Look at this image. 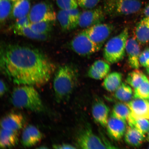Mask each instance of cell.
<instances>
[{"label":"cell","mask_w":149,"mask_h":149,"mask_svg":"<svg viewBox=\"0 0 149 149\" xmlns=\"http://www.w3.org/2000/svg\"><path fill=\"white\" fill-rule=\"evenodd\" d=\"M147 141H149V130L148 132V136H147Z\"/></svg>","instance_id":"ab89813d"},{"label":"cell","mask_w":149,"mask_h":149,"mask_svg":"<svg viewBox=\"0 0 149 149\" xmlns=\"http://www.w3.org/2000/svg\"><path fill=\"white\" fill-rule=\"evenodd\" d=\"M110 70V66L107 61H96L91 65L87 74L92 79L99 80L105 77Z\"/></svg>","instance_id":"e0dca14e"},{"label":"cell","mask_w":149,"mask_h":149,"mask_svg":"<svg viewBox=\"0 0 149 149\" xmlns=\"http://www.w3.org/2000/svg\"><path fill=\"white\" fill-rule=\"evenodd\" d=\"M0 95L2 97L7 92L8 90V87H7L5 81L3 80H1L0 82Z\"/></svg>","instance_id":"8d00e7d4"},{"label":"cell","mask_w":149,"mask_h":149,"mask_svg":"<svg viewBox=\"0 0 149 149\" xmlns=\"http://www.w3.org/2000/svg\"><path fill=\"white\" fill-rule=\"evenodd\" d=\"M3 73L16 84L40 86L49 81L56 66L41 51L30 47L9 44L1 51Z\"/></svg>","instance_id":"6da1fadb"},{"label":"cell","mask_w":149,"mask_h":149,"mask_svg":"<svg viewBox=\"0 0 149 149\" xmlns=\"http://www.w3.org/2000/svg\"><path fill=\"white\" fill-rule=\"evenodd\" d=\"M128 38L129 30L125 28L119 34L108 41L103 51V57L106 61L109 64H113L123 59Z\"/></svg>","instance_id":"277c9868"},{"label":"cell","mask_w":149,"mask_h":149,"mask_svg":"<svg viewBox=\"0 0 149 149\" xmlns=\"http://www.w3.org/2000/svg\"><path fill=\"white\" fill-rule=\"evenodd\" d=\"M31 23L28 15L17 19H16L15 23L14 24L13 29L29 27Z\"/></svg>","instance_id":"836d02e7"},{"label":"cell","mask_w":149,"mask_h":149,"mask_svg":"<svg viewBox=\"0 0 149 149\" xmlns=\"http://www.w3.org/2000/svg\"><path fill=\"white\" fill-rule=\"evenodd\" d=\"M31 9L29 0H19L13 4L11 14L13 18L17 19L28 16Z\"/></svg>","instance_id":"7402d4cb"},{"label":"cell","mask_w":149,"mask_h":149,"mask_svg":"<svg viewBox=\"0 0 149 149\" xmlns=\"http://www.w3.org/2000/svg\"><path fill=\"white\" fill-rule=\"evenodd\" d=\"M146 78L141 71L135 69L128 74L126 80L128 84L135 89L139 87Z\"/></svg>","instance_id":"cb8c5ba5"},{"label":"cell","mask_w":149,"mask_h":149,"mask_svg":"<svg viewBox=\"0 0 149 149\" xmlns=\"http://www.w3.org/2000/svg\"><path fill=\"white\" fill-rule=\"evenodd\" d=\"M135 38L139 43L145 44L149 42V17L143 18L137 24Z\"/></svg>","instance_id":"d6986e66"},{"label":"cell","mask_w":149,"mask_h":149,"mask_svg":"<svg viewBox=\"0 0 149 149\" xmlns=\"http://www.w3.org/2000/svg\"><path fill=\"white\" fill-rule=\"evenodd\" d=\"M146 70L147 72H148V74H149V66L146 68Z\"/></svg>","instance_id":"60d3db41"},{"label":"cell","mask_w":149,"mask_h":149,"mask_svg":"<svg viewBox=\"0 0 149 149\" xmlns=\"http://www.w3.org/2000/svg\"><path fill=\"white\" fill-rule=\"evenodd\" d=\"M149 119L145 118H135L131 114L128 120L129 126H133L145 135L149 130Z\"/></svg>","instance_id":"83f0119b"},{"label":"cell","mask_w":149,"mask_h":149,"mask_svg":"<svg viewBox=\"0 0 149 149\" xmlns=\"http://www.w3.org/2000/svg\"><path fill=\"white\" fill-rule=\"evenodd\" d=\"M114 26L109 23H100L85 29L89 38L100 48L112 33Z\"/></svg>","instance_id":"9c48e42d"},{"label":"cell","mask_w":149,"mask_h":149,"mask_svg":"<svg viewBox=\"0 0 149 149\" xmlns=\"http://www.w3.org/2000/svg\"><path fill=\"white\" fill-rule=\"evenodd\" d=\"M141 7L139 0H104L103 9L106 15L113 17L136 13Z\"/></svg>","instance_id":"5b68a950"},{"label":"cell","mask_w":149,"mask_h":149,"mask_svg":"<svg viewBox=\"0 0 149 149\" xmlns=\"http://www.w3.org/2000/svg\"><path fill=\"white\" fill-rule=\"evenodd\" d=\"M148 102H149V100H148Z\"/></svg>","instance_id":"ee69618b"},{"label":"cell","mask_w":149,"mask_h":149,"mask_svg":"<svg viewBox=\"0 0 149 149\" xmlns=\"http://www.w3.org/2000/svg\"><path fill=\"white\" fill-rule=\"evenodd\" d=\"M41 132L36 127L29 125L26 127L22 133V144L25 148H30L37 145L41 141Z\"/></svg>","instance_id":"9a60e30c"},{"label":"cell","mask_w":149,"mask_h":149,"mask_svg":"<svg viewBox=\"0 0 149 149\" xmlns=\"http://www.w3.org/2000/svg\"><path fill=\"white\" fill-rule=\"evenodd\" d=\"M56 3L61 10L77 8L79 6L77 0H56Z\"/></svg>","instance_id":"1f68e13d"},{"label":"cell","mask_w":149,"mask_h":149,"mask_svg":"<svg viewBox=\"0 0 149 149\" xmlns=\"http://www.w3.org/2000/svg\"><path fill=\"white\" fill-rule=\"evenodd\" d=\"M126 104L129 108L131 116L134 118L149 119V102L146 100L134 98Z\"/></svg>","instance_id":"8fae6325"},{"label":"cell","mask_w":149,"mask_h":149,"mask_svg":"<svg viewBox=\"0 0 149 149\" xmlns=\"http://www.w3.org/2000/svg\"><path fill=\"white\" fill-rule=\"evenodd\" d=\"M70 16L71 19L76 27L79 25V17L81 13L77 8L66 10Z\"/></svg>","instance_id":"d590c367"},{"label":"cell","mask_w":149,"mask_h":149,"mask_svg":"<svg viewBox=\"0 0 149 149\" xmlns=\"http://www.w3.org/2000/svg\"><path fill=\"white\" fill-rule=\"evenodd\" d=\"M70 46L72 51L83 57L92 55L101 49L89 38L85 29L74 37Z\"/></svg>","instance_id":"8992f818"},{"label":"cell","mask_w":149,"mask_h":149,"mask_svg":"<svg viewBox=\"0 0 149 149\" xmlns=\"http://www.w3.org/2000/svg\"><path fill=\"white\" fill-rule=\"evenodd\" d=\"M148 148L149 149V146H148Z\"/></svg>","instance_id":"7bdbcfd3"},{"label":"cell","mask_w":149,"mask_h":149,"mask_svg":"<svg viewBox=\"0 0 149 149\" xmlns=\"http://www.w3.org/2000/svg\"><path fill=\"white\" fill-rule=\"evenodd\" d=\"M53 148L55 149H74L76 148L72 145L63 144H62L54 145L53 146Z\"/></svg>","instance_id":"74e56055"},{"label":"cell","mask_w":149,"mask_h":149,"mask_svg":"<svg viewBox=\"0 0 149 149\" xmlns=\"http://www.w3.org/2000/svg\"><path fill=\"white\" fill-rule=\"evenodd\" d=\"M144 14L146 17H149V3L145 7L144 10Z\"/></svg>","instance_id":"f35d334b"},{"label":"cell","mask_w":149,"mask_h":149,"mask_svg":"<svg viewBox=\"0 0 149 149\" xmlns=\"http://www.w3.org/2000/svg\"><path fill=\"white\" fill-rule=\"evenodd\" d=\"M105 13L101 7L87 9L81 13L79 25L87 29L96 24L101 23L105 20Z\"/></svg>","instance_id":"30bf717a"},{"label":"cell","mask_w":149,"mask_h":149,"mask_svg":"<svg viewBox=\"0 0 149 149\" xmlns=\"http://www.w3.org/2000/svg\"><path fill=\"white\" fill-rule=\"evenodd\" d=\"M122 75L120 72H111L106 76L102 85L104 88L109 92H114L122 84Z\"/></svg>","instance_id":"44dd1931"},{"label":"cell","mask_w":149,"mask_h":149,"mask_svg":"<svg viewBox=\"0 0 149 149\" xmlns=\"http://www.w3.org/2000/svg\"><path fill=\"white\" fill-rule=\"evenodd\" d=\"M11 101L14 107L35 112L43 110L44 106L38 93L33 86L21 85L13 91Z\"/></svg>","instance_id":"3957f363"},{"label":"cell","mask_w":149,"mask_h":149,"mask_svg":"<svg viewBox=\"0 0 149 149\" xmlns=\"http://www.w3.org/2000/svg\"><path fill=\"white\" fill-rule=\"evenodd\" d=\"M54 22L42 21L31 23L29 27L36 33L40 34H48L52 30Z\"/></svg>","instance_id":"f1b7e54d"},{"label":"cell","mask_w":149,"mask_h":149,"mask_svg":"<svg viewBox=\"0 0 149 149\" xmlns=\"http://www.w3.org/2000/svg\"><path fill=\"white\" fill-rule=\"evenodd\" d=\"M77 78V71L71 65H65L58 68L53 81V88L57 102H63L68 99L76 86Z\"/></svg>","instance_id":"7a4b0ae2"},{"label":"cell","mask_w":149,"mask_h":149,"mask_svg":"<svg viewBox=\"0 0 149 149\" xmlns=\"http://www.w3.org/2000/svg\"><path fill=\"white\" fill-rule=\"evenodd\" d=\"M78 5L85 9H91L95 7L101 0H77Z\"/></svg>","instance_id":"d6a6232c"},{"label":"cell","mask_w":149,"mask_h":149,"mask_svg":"<svg viewBox=\"0 0 149 149\" xmlns=\"http://www.w3.org/2000/svg\"><path fill=\"white\" fill-rule=\"evenodd\" d=\"M140 65L147 68L149 66V48L145 49L141 53L139 57Z\"/></svg>","instance_id":"e575fe53"},{"label":"cell","mask_w":149,"mask_h":149,"mask_svg":"<svg viewBox=\"0 0 149 149\" xmlns=\"http://www.w3.org/2000/svg\"><path fill=\"white\" fill-rule=\"evenodd\" d=\"M16 34L27 37V38L39 41H44L48 38V34H40L35 32L29 27L13 29Z\"/></svg>","instance_id":"603a6c76"},{"label":"cell","mask_w":149,"mask_h":149,"mask_svg":"<svg viewBox=\"0 0 149 149\" xmlns=\"http://www.w3.org/2000/svg\"><path fill=\"white\" fill-rule=\"evenodd\" d=\"M18 132L1 128L0 147L1 148H12L18 142Z\"/></svg>","instance_id":"ac0fdd59"},{"label":"cell","mask_w":149,"mask_h":149,"mask_svg":"<svg viewBox=\"0 0 149 149\" xmlns=\"http://www.w3.org/2000/svg\"><path fill=\"white\" fill-rule=\"evenodd\" d=\"M134 98L149 100V81L148 78L139 87L134 89Z\"/></svg>","instance_id":"4dcf8cb0"},{"label":"cell","mask_w":149,"mask_h":149,"mask_svg":"<svg viewBox=\"0 0 149 149\" xmlns=\"http://www.w3.org/2000/svg\"><path fill=\"white\" fill-rule=\"evenodd\" d=\"M109 113V107L102 100H98L93 104L92 108L93 116L94 120L100 125L107 126Z\"/></svg>","instance_id":"2e32d148"},{"label":"cell","mask_w":149,"mask_h":149,"mask_svg":"<svg viewBox=\"0 0 149 149\" xmlns=\"http://www.w3.org/2000/svg\"><path fill=\"white\" fill-rule=\"evenodd\" d=\"M10 0H0V21L3 23L12 13L13 5Z\"/></svg>","instance_id":"f546056e"},{"label":"cell","mask_w":149,"mask_h":149,"mask_svg":"<svg viewBox=\"0 0 149 149\" xmlns=\"http://www.w3.org/2000/svg\"><path fill=\"white\" fill-rule=\"evenodd\" d=\"M25 123V119L21 113H11L1 119V125L3 129L17 131L21 130Z\"/></svg>","instance_id":"5bb4252c"},{"label":"cell","mask_w":149,"mask_h":149,"mask_svg":"<svg viewBox=\"0 0 149 149\" xmlns=\"http://www.w3.org/2000/svg\"><path fill=\"white\" fill-rule=\"evenodd\" d=\"M133 96L132 89L127 84L122 83L115 91V97L120 101L124 102L131 100Z\"/></svg>","instance_id":"4316f807"},{"label":"cell","mask_w":149,"mask_h":149,"mask_svg":"<svg viewBox=\"0 0 149 149\" xmlns=\"http://www.w3.org/2000/svg\"><path fill=\"white\" fill-rule=\"evenodd\" d=\"M109 134L115 140H120L127 130L126 121L111 115L108 120L107 126Z\"/></svg>","instance_id":"7c38bea8"},{"label":"cell","mask_w":149,"mask_h":149,"mask_svg":"<svg viewBox=\"0 0 149 149\" xmlns=\"http://www.w3.org/2000/svg\"><path fill=\"white\" fill-rule=\"evenodd\" d=\"M77 145L79 148L83 149L109 148L107 145L95 135L88 124L86 125L78 135Z\"/></svg>","instance_id":"ba28073f"},{"label":"cell","mask_w":149,"mask_h":149,"mask_svg":"<svg viewBox=\"0 0 149 149\" xmlns=\"http://www.w3.org/2000/svg\"><path fill=\"white\" fill-rule=\"evenodd\" d=\"M144 134L136 128L130 126L125 134L126 142L130 146L134 147H140L145 140Z\"/></svg>","instance_id":"ffe728a7"},{"label":"cell","mask_w":149,"mask_h":149,"mask_svg":"<svg viewBox=\"0 0 149 149\" xmlns=\"http://www.w3.org/2000/svg\"><path fill=\"white\" fill-rule=\"evenodd\" d=\"M10 1L13 2H15L19 1V0H10Z\"/></svg>","instance_id":"b9f144b4"},{"label":"cell","mask_w":149,"mask_h":149,"mask_svg":"<svg viewBox=\"0 0 149 149\" xmlns=\"http://www.w3.org/2000/svg\"><path fill=\"white\" fill-rule=\"evenodd\" d=\"M57 18L63 31H70L76 27L66 10L61 9L57 14Z\"/></svg>","instance_id":"484cf974"},{"label":"cell","mask_w":149,"mask_h":149,"mask_svg":"<svg viewBox=\"0 0 149 149\" xmlns=\"http://www.w3.org/2000/svg\"><path fill=\"white\" fill-rule=\"evenodd\" d=\"M135 37L128 38L126 46V52L128 56V63L131 68L138 69L140 66L139 57L140 48Z\"/></svg>","instance_id":"4fadbf2b"},{"label":"cell","mask_w":149,"mask_h":149,"mask_svg":"<svg viewBox=\"0 0 149 149\" xmlns=\"http://www.w3.org/2000/svg\"><path fill=\"white\" fill-rule=\"evenodd\" d=\"M29 16L31 23L42 21L54 22L57 19L52 6L46 2L35 4L31 8Z\"/></svg>","instance_id":"52a82bcc"},{"label":"cell","mask_w":149,"mask_h":149,"mask_svg":"<svg viewBox=\"0 0 149 149\" xmlns=\"http://www.w3.org/2000/svg\"><path fill=\"white\" fill-rule=\"evenodd\" d=\"M130 114V110L126 104L118 102L113 106L111 115L126 121L129 119Z\"/></svg>","instance_id":"d4e9b609"}]
</instances>
